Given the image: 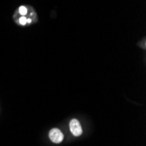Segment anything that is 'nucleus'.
Returning a JSON list of instances; mask_svg holds the SVG:
<instances>
[{"instance_id":"obj_1","label":"nucleus","mask_w":146,"mask_h":146,"mask_svg":"<svg viewBox=\"0 0 146 146\" xmlns=\"http://www.w3.org/2000/svg\"><path fill=\"white\" fill-rule=\"evenodd\" d=\"M48 137H49V139L54 143H60L64 139V134L58 128H54L50 129Z\"/></svg>"},{"instance_id":"obj_2","label":"nucleus","mask_w":146,"mask_h":146,"mask_svg":"<svg viewBox=\"0 0 146 146\" xmlns=\"http://www.w3.org/2000/svg\"><path fill=\"white\" fill-rule=\"evenodd\" d=\"M69 129H70V132L74 137H80L83 132L81 123H80L78 119H75V118L72 119L70 121Z\"/></svg>"},{"instance_id":"obj_3","label":"nucleus","mask_w":146,"mask_h":146,"mask_svg":"<svg viewBox=\"0 0 146 146\" xmlns=\"http://www.w3.org/2000/svg\"><path fill=\"white\" fill-rule=\"evenodd\" d=\"M19 12L20 13L21 16H25L27 14V9H26V7H25V6H20L19 8Z\"/></svg>"},{"instance_id":"obj_4","label":"nucleus","mask_w":146,"mask_h":146,"mask_svg":"<svg viewBox=\"0 0 146 146\" xmlns=\"http://www.w3.org/2000/svg\"><path fill=\"white\" fill-rule=\"evenodd\" d=\"M19 24L21 25H25L27 24V18H25V16H21L19 18Z\"/></svg>"}]
</instances>
